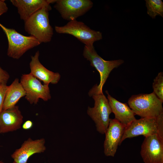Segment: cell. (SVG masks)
<instances>
[{
  "label": "cell",
  "instance_id": "cell-5",
  "mask_svg": "<svg viewBox=\"0 0 163 163\" xmlns=\"http://www.w3.org/2000/svg\"><path fill=\"white\" fill-rule=\"evenodd\" d=\"M0 27L8 39L7 54L13 59H19L27 51L41 43L34 37L24 35L14 29L7 28L0 23Z\"/></svg>",
  "mask_w": 163,
  "mask_h": 163
},
{
  "label": "cell",
  "instance_id": "cell-10",
  "mask_svg": "<svg viewBox=\"0 0 163 163\" xmlns=\"http://www.w3.org/2000/svg\"><path fill=\"white\" fill-rule=\"evenodd\" d=\"M140 153L144 163H163V140L157 134L145 137Z\"/></svg>",
  "mask_w": 163,
  "mask_h": 163
},
{
  "label": "cell",
  "instance_id": "cell-25",
  "mask_svg": "<svg viewBox=\"0 0 163 163\" xmlns=\"http://www.w3.org/2000/svg\"><path fill=\"white\" fill-rule=\"evenodd\" d=\"M14 163V162H13V163Z\"/></svg>",
  "mask_w": 163,
  "mask_h": 163
},
{
  "label": "cell",
  "instance_id": "cell-21",
  "mask_svg": "<svg viewBox=\"0 0 163 163\" xmlns=\"http://www.w3.org/2000/svg\"><path fill=\"white\" fill-rule=\"evenodd\" d=\"M9 77L8 73L0 67V85H6Z\"/></svg>",
  "mask_w": 163,
  "mask_h": 163
},
{
  "label": "cell",
  "instance_id": "cell-17",
  "mask_svg": "<svg viewBox=\"0 0 163 163\" xmlns=\"http://www.w3.org/2000/svg\"><path fill=\"white\" fill-rule=\"evenodd\" d=\"M25 95V91L19 79L15 78L11 84L8 86L2 110H5L14 107L20 99Z\"/></svg>",
  "mask_w": 163,
  "mask_h": 163
},
{
  "label": "cell",
  "instance_id": "cell-12",
  "mask_svg": "<svg viewBox=\"0 0 163 163\" xmlns=\"http://www.w3.org/2000/svg\"><path fill=\"white\" fill-rule=\"evenodd\" d=\"M45 143V140L43 138L35 140L28 138L11 155L14 162L27 163L29 158L32 155L45 152L46 149Z\"/></svg>",
  "mask_w": 163,
  "mask_h": 163
},
{
  "label": "cell",
  "instance_id": "cell-18",
  "mask_svg": "<svg viewBox=\"0 0 163 163\" xmlns=\"http://www.w3.org/2000/svg\"><path fill=\"white\" fill-rule=\"evenodd\" d=\"M147 13L152 18L156 16L163 17V3L161 0H145Z\"/></svg>",
  "mask_w": 163,
  "mask_h": 163
},
{
  "label": "cell",
  "instance_id": "cell-6",
  "mask_svg": "<svg viewBox=\"0 0 163 163\" xmlns=\"http://www.w3.org/2000/svg\"><path fill=\"white\" fill-rule=\"evenodd\" d=\"M88 94L94 99V107H88L87 113L94 122L97 131L104 134L109 125L110 115L112 113L108 101L103 92L96 93L90 90Z\"/></svg>",
  "mask_w": 163,
  "mask_h": 163
},
{
  "label": "cell",
  "instance_id": "cell-19",
  "mask_svg": "<svg viewBox=\"0 0 163 163\" xmlns=\"http://www.w3.org/2000/svg\"><path fill=\"white\" fill-rule=\"evenodd\" d=\"M153 92L163 101V73L161 72L154 80L152 84Z\"/></svg>",
  "mask_w": 163,
  "mask_h": 163
},
{
  "label": "cell",
  "instance_id": "cell-14",
  "mask_svg": "<svg viewBox=\"0 0 163 163\" xmlns=\"http://www.w3.org/2000/svg\"><path fill=\"white\" fill-rule=\"evenodd\" d=\"M40 53L37 51L34 55L31 56L30 63V73L34 77L42 81L44 84L50 83L55 84L58 83L60 75L58 72H54L46 68L40 62L39 59Z\"/></svg>",
  "mask_w": 163,
  "mask_h": 163
},
{
  "label": "cell",
  "instance_id": "cell-8",
  "mask_svg": "<svg viewBox=\"0 0 163 163\" xmlns=\"http://www.w3.org/2000/svg\"><path fill=\"white\" fill-rule=\"evenodd\" d=\"M20 82L25 91V98L30 104H37L40 98L44 101L51 99L49 85L42 84L30 73L22 74Z\"/></svg>",
  "mask_w": 163,
  "mask_h": 163
},
{
  "label": "cell",
  "instance_id": "cell-15",
  "mask_svg": "<svg viewBox=\"0 0 163 163\" xmlns=\"http://www.w3.org/2000/svg\"><path fill=\"white\" fill-rule=\"evenodd\" d=\"M56 0H11L18 9L20 18L25 22L33 14L44 6L50 5Z\"/></svg>",
  "mask_w": 163,
  "mask_h": 163
},
{
  "label": "cell",
  "instance_id": "cell-9",
  "mask_svg": "<svg viewBox=\"0 0 163 163\" xmlns=\"http://www.w3.org/2000/svg\"><path fill=\"white\" fill-rule=\"evenodd\" d=\"M54 6L64 19L71 21L84 15L93 5L89 0H57Z\"/></svg>",
  "mask_w": 163,
  "mask_h": 163
},
{
  "label": "cell",
  "instance_id": "cell-16",
  "mask_svg": "<svg viewBox=\"0 0 163 163\" xmlns=\"http://www.w3.org/2000/svg\"><path fill=\"white\" fill-rule=\"evenodd\" d=\"M107 98L115 119L126 127L136 119L135 114L126 103H121L112 97L107 91Z\"/></svg>",
  "mask_w": 163,
  "mask_h": 163
},
{
  "label": "cell",
  "instance_id": "cell-11",
  "mask_svg": "<svg viewBox=\"0 0 163 163\" xmlns=\"http://www.w3.org/2000/svg\"><path fill=\"white\" fill-rule=\"evenodd\" d=\"M126 126L115 119H110L108 128L105 133L104 153L107 156L113 157L117 151Z\"/></svg>",
  "mask_w": 163,
  "mask_h": 163
},
{
  "label": "cell",
  "instance_id": "cell-24",
  "mask_svg": "<svg viewBox=\"0 0 163 163\" xmlns=\"http://www.w3.org/2000/svg\"><path fill=\"white\" fill-rule=\"evenodd\" d=\"M0 163H4L3 162L1 161H0Z\"/></svg>",
  "mask_w": 163,
  "mask_h": 163
},
{
  "label": "cell",
  "instance_id": "cell-13",
  "mask_svg": "<svg viewBox=\"0 0 163 163\" xmlns=\"http://www.w3.org/2000/svg\"><path fill=\"white\" fill-rule=\"evenodd\" d=\"M23 118L18 106L2 110L0 113V133L12 132L20 129Z\"/></svg>",
  "mask_w": 163,
  "mask_h": 163
},
{
  "label": "cell",
  "instance_id": "cell-7",
  "mask_svg": "<svg viewBox=\"0 0 163 163\" xmlns=\"http://www.w3.org/2000/svg\"><path fill=\"white\" fill-rule=\"evenodd\" d=\"M56 32L72 35L88 47L93 46L95 41L101 40V32L91 29L82 22L76 20L69 21L62 26H55Z\"/></svg>",
  "mask_w": 163,
  "mask_h": 163
},
{
  "label": "cell",
  "instance_id": "cell-4",
  "mask_svg": "<svg viewBox=\"0 0 163 163\" xmlns=\"http://www.w3.org/2000/svg\"><path fill=\"white\" fill-rule=\"evenodd\" d=\"M83 55L84 58L90 62L91 65L95 68L100 75L99 85L96 84L91 90L97 93L103 92V87L110 73L114 68L122 64L124 61L120 59L110 61L104 60L97 54L94 46L88 47L85 46Z\"/></svg>",
  "mask_w": 163,
  "mask_h": 163
},
{
  "label": "cell",
  "instance_id": "cell-20",
  "mask_svg": "<svg viewBox=\"0 0 163 163\" xmlns=\"http://www.w3.org/2000/svg\"><path fill=\"white\" fill-rule=\"evenodd\" d=\"M8 86L6 85H0V113L3 109L4 102Z\"/></svg>",
  "mask_w": 163,
  "mask_h": 163
},
{
  "label": "cell",
  "instance_id": "cell-22",
  "mask_svg": "<svg viewBox=\"0 0 163 163\" xmlns=\"http://www.w3.org/2000/svg\"><path fill=\"white\" fill-rule=\"evenodd\" d=\"M5 1L0 0V16L6 13L8 10V8Z\"/></svg>",
  "mask_w": 163,
  "mask_h": 163
},
{
  "label": "cell",
  "instance_id": "cell-2",
  "mask_svg": "<svg viewBox=\"0 0 163 163\" xmlns=\"http://www.w3.org/2000/svg\"><path fill=\"white\" fill-rule=\"evenodd\" d=\"M155 134L163 140V113L156 118L144 117L134 120L126 127L120 145L127 138Z\"/></svg>",
  "mask_w": 163,
  "mask_h": 163
},
{
  "label": "cell",
  "instance_id": "cell-3",
  "mask_svg": "<svg viewBox=\"0 0 163 163\" xmlns=\"http://www.w3.org/2000/svg\"><path fill=\"white\" fill-rule=\"evenodd\" d=\"M163 102L153 92L132 95L128 102L135 115L142 118H156L163 113Z\"/></svg>",
  "mask_w": 163,
  "mask_h": 163
},
{
  "label": "cell",
  "instance_id": "cell-23",
  "mask_svg": "<svg viewBox=\"0 0 163 163\" xmlns=\"http://www.w3.org/2000/svg\"><path fill=\"white\" fill-rule=\"evenodd\" d=\"M33 126L32 122L30 120H27L23 124L22 127L24 129L28 130L32 128Z\"/></svg>",
  "mask_w": 163,
  "mask_h": 163
},
{
  "label": "cell",
  "instance_id": "cell-1",
  "mask_svg": "<svg viewBox=\"0 0 163 163\" xmlns=\"http://www.w3.org/2000/svg\"><path fill=\"white\" fill-rule=\"evenodd\" d=\"M51 9L50 5L44 6L24 22L26 31L41 43L50 42L53 35V28L49 18V11Z\"/></svg>",
  "mask_w": 163,
  "mask_h": 163
}]
</instances>
